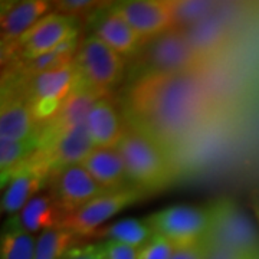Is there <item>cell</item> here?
Wrapping results in <instances>:
<instances>
[{"instance_id": "6", "label": "cell", "mask_w": 259, "mask_h": 259, "mask_svg": "<svg viewBox=\"0 0 259 259\" xmlns=\"http://www.w3.org/2000/svg\"><path fill=\"white\" fill-rule=\"evenodd\" d=\"M146 222L153 233L168 239L175 246H185L203 241L210 226V210L193 204H175L151 213Z\"/></svg>"}, {"instance_id": "27", "label": "cell", "mask_w": 259, "mask_h": 259, "mask_svg": "<svg viewBox=\"0 0 259 259\" xmlns=\"http://www.w3.org/2000/svg\"><path fill=\"white\" fill-rule=\"evenodd\" d=\"M175 248L176 246L168 239L154 233L153 238L139 249V259H170Z\"/></svg>"}, {"instance_id": "23", "label": "cell", "mask_w": 259, "mask_h": 259, "mask_svg": "<svg viewBox=\"0 0 259 259\" xmlns=\"http://www.w3.org/2000/svg\"><path fill=\"white\" fill-rule=\"evenodd\" d=\"M39 148V139L29 141L0 139V170L2 177L8 176L19 164L28 160Z\"/></svg>"}, {"instance_id": "11", "label": "cell", "mask_w": 259, "mask_h": 259, "mask_svg": "<svg viewBox=\"0 0 259 259\" xmlns=\"http://www.w3.org/2000/svg\"><path fill=\"white\" fill-rule=\"evenodd\" d=\"M78 33L76 19L62 13H49L40 19L36 25L20 37L13 51L25 61H32L39 56L47 55L58 48L62 42Z\"/></svg>"}, {"instance_id": "18", "label": "cell", "mask_w": 259, "mask_h": 259, "mask_svg": "<svg viewBox=\"0 0 259 259\" xmlns=\"http://www.w3.org/2000/svg\"><path fill=\"white\" fill-rule=\"evenodd\" d=\"M81 164L107 192L121 190L130 182L125 161L118 148H94Z\"/></svg>"}, {"instance_id": "13", "label": "cell", "mask_w": 259, "mask_h": 259, "mask_svg": "<svg viewBox=\"0 0 259 259\" xmlns=\"http://www.w3.org/2000/svg\"><path fill=\"white\" fill-rule=\"evenodd\" d=\"M52 8L51 2L45 0H23L3 3L0 15L2 28V49L3 55L15 49L18 40L29 29H32L48 10Z\"/></svg>"}, {"instance_id": "29", "label": "cell", "mask_w": 259, "mask_h": 259, "mask_svg": "<svg viewBox=\"0 0 259 259\" xmlns=\"http://www.w3.org/2000/svg\"><path fill=\"white\" fill-rule=\"evenodd\" d=\"M206 252H207L206 242L200 241L192 245L176 246L170 259H206Z\"/></svg>"}, {"instance_id": "10", "label": "cell", "mask_w": 259, "mask_h": 259, "mask_svg": "<svg viewBox=\"0 0 259 259\" xmlns=\"http://www.w3.org/2000/svg\"><path fill=\"white\" fill-rule=\"evenodd\" d=\"M140 36L143 44L176 29L173 3L166 0H128L111 6Z\"/></svg>"}, {"instance_id": "28", "label": "cell", "mask_w": 259, "mask_h": 259, "mask_svg": "<svg viewBox=\"0 0 259 259\" xmlns=\"http://www.w3.org/2000/svg\"><path fill=\"white\" fill-rule=\"evenodd\" d=\"M105 259H139V248L118 241H105L101 243Z\"/></svg>"}, {"instance_id": "31", "label": "cell", "mask_w": 259, "mask_h": 259, "mask_svg": "<svg viewBox=\"0 0 259 259\" xmlns=\"http://www.w3.org/2000/svg\"><path fill=\"white\" fill-rule=\"evenodd\" d=\"M207 252H206V259H248L242 255H238L229 249H225L222 246L216 245H207Z\"/></svg>"}, {"instance_id": "30", "label": "cell", "mask_w": 259, "mask_h": 259, "mask_svg": "<svg viewBox=\"0 0 259 259\" xmlns=\"http://www.w3.org/2000/svg\"><path fill=\"white\" fill-rule=\"evenodd\" d=\"M62 259H105L101 245H82L74 246L66 252Z\"/></svg>"}, {"instance_id": "25", "label": "cell", "mask_w": 259, "mask_h": 259, "mask_svg": "<svg viewBox=\"0 0 259 259\" xmlns=\"http://www.w3.org/2000/svg\"><path fill=\"white\" fill-rule=\"evenodd\" d=\"M176 29H187L209 18L214 5L212 2H171Z\"/></svg>"}, {"instance_id": "1", "label": "cell", "mask_w": 259, "mask_h": 259, "mask_svg": "<svg viewBox=\"0 0 259 259\" xmlns=\"http://www.w3.org/2000/svg\"><path fill=\"white\" fill-rule=\"evenodd\" d=\"M210 107L209 91L196 72L140 76L124 98L130 125L161 146L177 143L200 127Z\"/></svg>"}, {"instance_id": "2", "label": "cell", "mask_w": 259, "mask_h": 259, "mask_svg": "<svg viewBox=\"0 0 259 259\" xmlns=\"http://www.w3.org/2000/svg\"><path fill=\"white\" fill-rule=\"evenodd\" d=\"M117 148L125 161L128 180L133 186L143 190H154L166 186L173 176L164 146L130 124L125 125Z\"/></svg>"}, {"instance_id": "16", "label": "cell", "mask_w": 259, "mask_h": 259, "mask_svg": "<svg viewBox=\"0 0 259 259\" xmlns=\"http://www.w3.org/2000/svg\"><path fill=\"white\" fill-rule=\"evenodd\" d=\"M91 28L93 35L100 37L102 42L125 58L137 55L140 48L144 45L139 35L111 9V6L97 16L94 15Z\"/></svg>"}, {"instance_id": "14", "label": "cell", "mask_w": 259, "mask_h": 259, "mask_svg": "<svg viewBox=\"0 0 259 259\" xmlns=\"http://www.w3.org/2000/svg\"><path fill=\"white\" fill-rule=\"evenodd\" d=\"M94 148L95 146L85 122L61 133L52 141H49L47 146L37 150L45 153L54 173L62 167L81 164Z\"/></svg>"}, {"instance_id": "15", "label": "cell", "mask_w": 259, "mask_h": 259, "mask_svg": "<svg viewBox=\"0 0 259 259\" xmlns=\"http://www.w3.org/2000/svg\"><path fill=\"white\" fill-rule=\"evenodd\" d=\"M64 218V210L56 202L54 194H37L29 200L20 212L10 216L5 223V228L20 229L33 235L37 231L44 232L59 228Z\"/></svg>"}, {"instance_id": "9", "label": "cell", "mask_w": 259, "mask_h": 259, "mask_svg": "<svg viewBox=\"0 0 259 259\" xmlns=\"http://www.w3.org/2000/svg\"><path fill=\"white\" fill-rule=\"evenodd\" d=\"M52 168L44 151L36 150L8 176L2 177V212L15 216L45 185Z\"/></svg>"}, {"instance_id": "7", "label": "cell", "mask_w": 259, "mask_h": 259, "mask_svg": "<svg viewBox=\"0 0 259 259\" xmlns=\"http://www.w3.org/2000/svg\"><path fill=\"white\" fill-rule=\"evenodd\" d=\"M76 79V65H64L47 72L30 76L25 98L28 100L35 122L49 121L62 108Z\"/></svg>"}, {"instance_id": "17", "label": "cell", "mask_w": 259, "mask_h": 259, "mask_svg": "<svg viewBox=\"0 0 259 259\" xmlns=\"http://www.w3.org/2000/svg\"><path fill=\"white\" fill-rule=\"evenodd\" d=\"M0 139L29 141L39 139L35 133V120L25 95L3 93L0 111Z\"/></svg>"}, {"instance_id": "5", "label": "cell", "mask_w": 259, "mask_h": 259, "mask_svg": "<svg viewBox=\"0 0 259 259\" xmlns=\"http://www.w3.org/2000/svg\"><path fill=\"white\" fill-rule=\"evenodd\" d=\"M75 65L81 78L101 97L120 83L125 66L124 58L93 33L83 37L75 55Z\"/></svg>"}, {"instance_id": "21", "label": "cell", "mask_w": 259, "mask_h": 259, "mask_svg": "<svg viewBox=\"0 0 259 259\" xmlns=\"http://www.w3.org/2000/svg\"><path fill=\"white\" fill-rule=\"evenodd\" d=\"M76 235L72 232L55 228L40 232L36 242L35 259H62L66 252L74 248Z\"/></svg>"}, {"instance_id": "12", "label": "cell", "mask_w": 259, "mask_h": 259, "mask_svg": "<svg viewBox=\"0 0 259 259\" xmlns=\"http://www.w3.org/2000/svg\"><path fill=\"white\" fill-rule=\"evenodd\" d=\"M54 197L65 216L76 212L107 190L94 179L82 164H71L52 173Z\"/></svg>"}, {"instance_id": "26", "label": "cell", "mask_w": 259, "mask_h": 259, "mask_svg": "<svg viewBox=\"0 0 259 259\" xmlns=\"http://www.w3.org/2000/svg\"><path fill=\"white\" fill-rule=\"evenodd\" d=\"M101 5L102 3L100 2H91V0H61V2H54L52 8L58 13H62L78 20L90 16L93 12L98 10Z\"/></svg>"}, {"instance_id": "4", "label": "cell", "mask_w": 259, "mask_h": 259, "mask_svg": "<svg viewBox=\"0 0 259 259\" xmlns=\"http://www.w3.org/2000/svg\"><path fill=\"white\" fill-rule=\"evenodd\" d=\"M210 226L203 241L248 259H259V233L235 202L222 199L209 206Z\"/></svg>"}, {"instance_id": "22", "label": "cell", "mask_w": 259, "mask_h": 259, "mask_svg": "<svg viewBox=\"0 0 259 259\" xmlns=\"http://www.w3.org/2000/svg\"><path fill=\"white\" fill-rule=\"evenodd\" d=\"M37 238L32 233L5 228L2 233L0 259H35Z\"/></svg>"}, {"instance_id": "19", "label": "cell", "mask_w": 259, "mask_h": 259, "mask_svg": "<svg viewBox=\"0 0 259 259\" xmlns=\"http://www.w3.org/2000/svg\"><path fill=\"white\" fill-rule=\"evenodd\" d=\"M87 127L95 148H117L125 130L117 108L105 98L94 104L87 118Z\"/></svg>"}, {"instance_id": "24", "label": "cell", "mask_w": 259, "mask_h": 259, "mask_svg": "<svg viewBox=\"0 0 259 259\" xmlns=\"http://www.w3.org/2000/svg\"><path fill=\"white\" fill-rule=\"evenodd\" d=\"M186 32V35L189 37V40L202 55L206 52H210L212 49L218 47L222 40V28L213 22L209 20V18H206L202 22L196 23L190 28L183 29Z\"/></svg>"}, {"instance_id": "8", "label": "cell", "mask_w": 259, "mask_h": 259, "mask_svg": "<svg viewBox=\"0 0 259 259\" xmlns=\"http://www.w3.org/2000/svg\"><path fill=\"white\" fill-rule=\"evenodd\" d=\"M143 197V189L127 186L121 190L107 192L95 197L76 212L66 214L59 228L72 232L78 238H91L102 223Z\"/></svg>"}, {"instance_id": "3", "label": "cell", "mask_w": 259, "mask_h": 259, "mask_svg": "<svg viewBox=\"0 0 259 259\" xmlns=\"http://www.w3.org/2000/svg\"><path fill=\"white\" fill-rule=\"evenodd\" d=\"M203 55L192 45L183 29H173L146 42L136 55V79L148 74L197 72Z\"/></svg>"}, {"instance_id": "20", "label": "cell", "mask_w": 259, "mask_h": 259, "mask_svg": "<svg viewBox=\"0 0 259 259\" xmlns=\"http://www.w3.org/2000/svg\"><path fill=\"white\" fill-rule=\"evenodd\" d=\"M153 231L148 223L136 218H127L108 226L100 228L91 238H107V241H118L134 248H143L151 238Z\"/></svg>"}]
</instances>
